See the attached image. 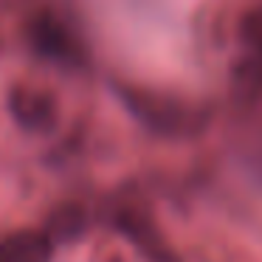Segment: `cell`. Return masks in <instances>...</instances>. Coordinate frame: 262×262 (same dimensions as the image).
Returning <instances> with one entry per match:
<instances>
[{
	"mask_svg": "<svg viewBox=\"0 0 262 262\" xmlns=\"http://www.w3.org/2000/svg\"><path fill=\"white\" fill-rule=\"evenodd\" d=\"M29 37H31V46L42 57H51L57 62H79L82 59V48L76 42V37L59 20H54L51 14H40V17L31 20Z\"/></svg>",
	"mask_w": 262,
	"mask_h": 262,
	"instance_id": "cell-1",
	"label": "cell"
},
{
	"mask_svg": "<svg viewBox=\"0 0 262 262\" xmlns=\"http://www.w3.org/2000/svg\"><path fill=\"white\" fill-rule=\"evenodd\" d=\"M9 110L14 121L26 130H46L57 119V104L46 91L31 85H17L9 93Z\"/></svg>",
	"mask_w": 262,
	"mask_h": 262,
	"instance_id": "cell-2",
	"label": "cell"
},
{
	"mask_svg": "<svg viewBox=\"0 0 262 262\" xmlns=\"http://www.w3.org/2000/svg\"><path fill=\"white\" fill-rule=\"evenodd\" d=\"M54 239L46 231H17L0 243V262H51Z\"/></svg>",
	"mask_w": 262,
	"mask_h": 262,
	"instance_id": "cell-3",
	"label": "cell"
},
{
	"mask_svg": "<svg viewBox=\"0 0 262 262\" xmlns=\"http://www.w3.org/2000/svg\"><path fill=\"white\" fill-rule=\"evenodd\" d=\"M239 37L251 51L262 57V6H254L251 12H245L243 23H239Z\"/></svg>",
	"mask_w": 262,
	"mask_h": 262,
	"instance_id": "cell-4",
	"label": "cell"
}]
</instances>
